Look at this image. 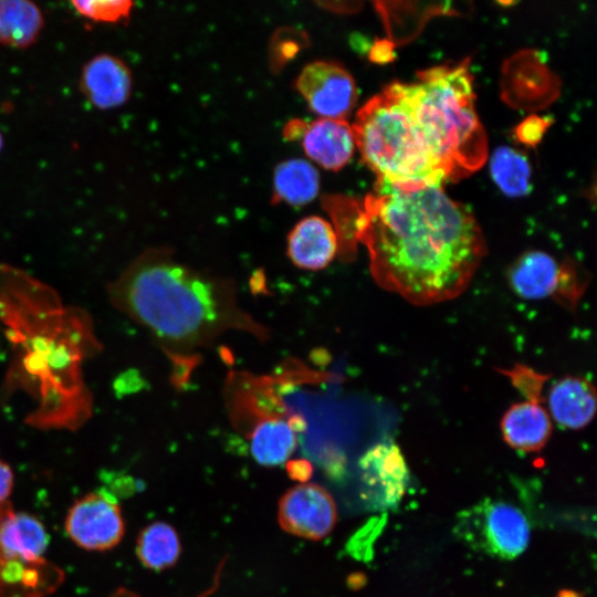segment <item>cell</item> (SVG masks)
<instances>
[{
    "label": "cell",
    "mask_w": 597,
    "mask_h": 597,
    "mask_svg": "<svg viewBox=\"0 0 597 597\" xmlns=\"http://www.w3.org/2000/svg\"><path fill=\"white\" fill-rule=\"evenodd\" d=\"M356 235L376 283L421 306L463 293L486 252L472 212L442 187L404 190L377 182L363 201Z\"/></svg>",
    "instance_id": "6da1fadb"
},
{
    "label": "cell",
    "mask_w": 597,
    "mask_h": 597,
    "mask_svg": "<svg viewBox=\"0 0 597 597\" xmlns=\"http://www.w3.org/2000/svg\"><path fill=\"white\" fill-rule=\"evenodd\" d=\"M109 294L122 312L175 354L209 345L230 329L265 336L240 307L232 282L180 263L164 249L139 255Z\"/></svg>",
    "instance_id": "7a4b0ae2"
},
{
    "label": "cell",
    "mask_w": 597,
    "mask_h": 597,
    "mask_svg": "<svg viewBox=\"0 0 597 597\" xmlns=\"http://www.w3.org/2000/svg\"><path fill=\"white\" fill-rule=\"evenodd\" d=\"M417 76L411 83L394 82L417 128L449 179L472 174L486 159L488 142L469 63L434 66Z\"/></svg>",
    "instance_id": "3957f363"
},
{
    "label": "cell",
    "mask_w": 597,
    "mask_h": 597,
    "mask_svg": "<svg viewBox=\"0 0 597 597\" xmlns=\"http://www.w3.org/2000/svg\"><path fill=\"white\" fill-rule=\"evenodd\" d=\"M352 127L356 147L378 184L413 190L442 187L449 180L394 83L358 111Z\"/></svg>",
    "instance_id": "277c9868"
},
{
    "label": "cell",
    "mask_w": 597,
    "mask_h": 597,
    "mask_svg": "<svg viewBox=\"0 0 597 597\" xmlns=\"http://www.w3.org/2000/svg\"><path fill=\"white\" fill-rule=\"evenodd\" d=\"M458 532L474 548L512 559L527 547L530 524L516 506L502 501H484L467 510L458 522Z\"/></svg>",
    "instance_id": "5b68a950"
},
{
    "label": "cell",
    "mask_w": 597,
    "mask_h": 597,
    "mask_svg": "<svg viewBox=\"0 0 597 597\" xmlns=\"http://www.w3.org/2000/svg\"><path fill=\"white\" fill-rule=\"evenodd\" d=\"M507 277L511 289L522 298L553 297L569 307H575L586 285L573 265L543 251L522 254L510 266Z\"/></svg>",
    "instance_id": "8992f818"
},
{
    "label": "cell",
    "mask_w": 597,
    "mask_h": 597,
    "mask_svg": "<svg viewBox=\"0 0 597 597\" xmlns=\"http://www.w3.org/2000/svg\"><path fill=\"white\" fill-rule=\"evenodd\" d=\"M64 530L77 547L105 552L123 540L125 521L118 501L109 492L97 490L73 502L65 516Z\"/></svg>",
    "instance_id": "52a82bcc"
},
{
    "label": "cell",
    "mask_w": 597,
    "mask_h": 597,
    "mask_svg": "<svg viewBox=\"0 0 597 597\" xmlns=\"http://www.w3.org/2000/svg\"><path fill=\"white\" fill-rule=\"evenodd\" d=\"M296 88L311 111L322 118L345 119L357 100L354 77L332 61L306 64L296 78Z\"/></svg>",
    "instance_id": "ba28073f"
},
{
    "label": "cell",
    "mask_w": 597,
    "mask_h": 597,
    "mask_svg": "<svg viewBox=\"0 0 597 597\" xmlns=\"http://www.w3.org/2000/svg\"><path fill=\"white\" fill-rule=\"evenodd\" d=\"M336 521L335 502L318 484H297L280 500L279 523L285 532L295 536L321 540L333 531Z\"/></svg>",
    "instance_id": "9c48e42d"
},
{
    "label": "cell",
    "mask_w": 597,
    "mask_h": 597,
    "mask_svg": "<svg viewBox=\"0 0 597 597\" xmlns=\"http://www.w3.org/2000/svg\"><path fill=\"white\" fill-rule=\"evenodd\" d=\"M362 494L378 510L396 505L409 483V470L400 449L391 442H380L368 449L358 462Z\"/></svg>",
    "instance_id": "30bf717a"
},
{
    "label": "cell",
    "mask_w": 597,
    "mask_h": 597,
    "mask_svg": "<svg viewBox=\"0 0 597 597\" xmlns=\"http://www.w3.org/2000/svg\"><path fill=\"white\" fill-rule=\"evenodd\" d=\"M78 87L96 108L112 109L124 105L133 91V74L118 56L100 53L82 67Z\"/></svg>",
    "instance_id": "8fae6325"
},
{
    "label": "cell",
    "mask_w": 597,
    "mask_h": 597,
    "mask_svg": "<svg viewBox=\"0 0 597 597\" xmlns=\"http://www.w3.org/2000/svg\"><path fill=\"white\" fill-rule=\"evenodd\" d=\"M306 156L327 170H339L352 159L356 144L352 125L346 119L317 118L302 121L296 134Z\"/></svg>",
    "instance_id": "7c38bea8"
},
{
    "label": "cell",
    "mask_w": 597,
    "mask_h": 597,
    "mask_svg": "<svg viewBox=\"0 0 597 597\" xmlns=\"http://www.w3.org/2000/svg\"><path fill=\"white\" fill-rule=\"evenodd\" d=\"M338 238L324 218L310 216L300 220L287 235V256L303 270H322L335 258Z\"/></svg>",
    "instance_id": "4fadbf2b"
},
{
    "label": "cell",
    "mask_w": 597,
    "mask_h": 597,
    "mask_svg": "<svg viewBox=\"0 0 597 597\" xmlns=\"http://www.w3.org/2000/svg\"><path fill=\"white\" fill-rule=\"evenodd\" d=\"M49 545L43 523L27 512H9L0 519V554L17 564L40 565Z\"/></svg>",
    "instance_id": "5bb4252c"
},
{
    "label": "cell",
    "mask_w": 597,
    "mask_h": 597,
    "mask_svg": "<svg viewBox=\"0 0 597 597\" xmlns=\"http://www.w3.org/2000/svg\"><path fill=\"white\" fill-rule=\"evenodd\" d=\"M543 400L526 399L512 405L501 419L504 441L514 450L536 452L545 447L552 434V421Z\"/></svg>",
    "instance_id": "9a60e30c"
},
{
    "label": "cell",
    "mask_w": 597,
    "mask_h": 597,
    "mask_svg": "<svg viewBox=\"0 0 597 597\" xmlns=\"http://www.w3.org/2000/svg\"><path fill=\"white\" fill-rule=\"evenodd\" d=\"M547 405L556 423L567 429H582L595 417L596 388L585 377L565 376L551 388Z\"/></svg>",
    "instance_id": "2e32d148"
},
{
    "label": "cell",
    "mask_w": 597,
    "mask_h": 597,
    "mask_svg": "<svg viewBox=\"0 0 597 597\" xmlns=\"http://www.w3.org/2000/svg\"><path fill=\"white\" fill-rule=\"evenodd\" d=\"M296 444V426L280 417H270L258 422L250 439L253 459L264 467L284 463L294 452Z\"/></svg>",
    "instance_id": "e0dca14e"
},
{
    "label": "cell",
    "mask_w": 597,
    "mask_h": 597,
    "mask_svg": "<svg viewBox=\"0 0 597 597\" xmlns=\"http://www.w3.org/2000/svg\"><path fill=\"white\" fill-rule=\"evenodd\" d=\"M320 190V174L307 160L292 158L280 163L273 174V201L303 206Z\"/></svg>",
    "instance_id": "ac0fdd59"
},
{
    "label": "cell",
    "mask_w": 597,
    "mask_h": 597,
    "mask_svg": "<svg viewBox=\"0 0 597 597\" xmlns=\"http://www.w3.org/2000/svg\"><path fill=\"white\" fill-rule=\"evenodd\" d=\"M44 25L41 9L28 0H0V44L25 49L39 38Z\"/></svg>",
    "instance_id": "d6986e66"
},
{
    "label": "cell",
    "mask_w": 597,
    "mask_h": 597,
    "mask_svg": "<svg viewBox=\"0 0 597 597\" xmlns=\"http://www.w3.org/2000/svg\"><path fill=\"white\" fill-rule=\"evenodd\" d=\"M180 551L178 534L165 522L147 525L137 537V557L145 567L153 570H163L175 565Z\"/></svg>",
    "instance_id": "ffe728a7"
},
{
    "label": "cell",
    "mask_w": 597,
    "mask_h": 597,
    "mask_svg": "<svg viewBox=\"0 0 597 597\" xmlns=\"http://www.w3.org/2000/svg\"><path fill=\"white\" fill-rule=\"evenodd\" d=\"M491 176L507 196L519 197L531 189V167L526 157L511 147H500L493 153Z\"/></svg>",
    "instance_id": "44dd1931"
},
{
    "label": "cell",
    "mask_w": 597,
    "mask_h": 597,
    "mask_svg": "<svg viewBox=\"0 0 597 597\" xmlns=\"http://www.w3.org/2000/svg\"><path fill=\"white\" fill-rule=\"evenodd\" d=\"M72 6L87 19L96 22L116 23L129 18L134 2L127 0H74Z\"/></svg>",
    "instance_id": "7402d4cb"
},
{
    "label": "cell",
    "mask_w": 597,
    "mask_h": 597,
    "mask_svg": "<svg viewBox=\"0 0 597 597\" xmlns=\"http://www.w3.org/2000/svg\"><path fill=\"white\" fill-rule=\"evenodd\" d=\"M502 373L511 378L513 385L526 399L543 400L541 391L547 379L546 375L538 374L522 365H515L513 369L502 370Z\"/></svg>",
    "instance_id": "603a6c76"
},
{
    "label": "cell",
    "mask_w": 597,
    "mask_h": 597,
    "mask_svg": "<svg viewBox=\"0 0 597 597\" xmlns=\"http://www.w3.org/2000/svg\"><path fill=\"white\" fill-rule=\"evenodd\" d=\"M543 130L544 121L537 117H532L521 125L519 129V137L525 143H535L541 138Z\"/></svg>",
    "instance_id": "cb8c5ba5"
},
{
    "label": "cell",
    "mask_w": 597,
    "mask_h": 597,
    "mask_svg": "<svg viewBox=\"0 0 597 597\" xmlns=\"http://www.w3.org/2000/svg\"><path fill=\"white\" fill-rule=\"evenodd\" d=\"M14 485V475L11 467L0 459V505L10 498Z\"/></svg>",
    "instance_id": "d4e9b609"
},
{
    "label": "cell",
    "mask_w": 597,
    "mask_h": 597,
    "mask_svg": "<svg viewBox=\"0 0 597 597\" xmlns=\"http://www.w3.org/2000/svg\"><path fill=\"white\" fill-rule=\"evenodd\" d=\"M2 147H3V137H2V135L0 133V151H1Z\"/></svg>",
    "instance_id": "484cf974"
}]
</instances>
